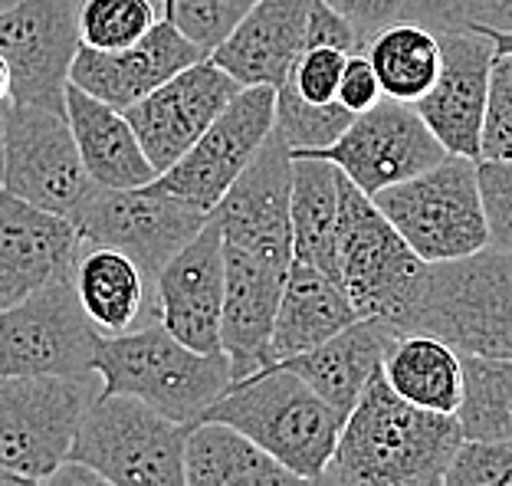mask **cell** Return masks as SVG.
<instances>
[{
    "label": "cell",
    "instance_id": "obj_13",
    "mask_svg": "<svg viewBox=\"0 0 512 486\" xmlns=\"http://www.w3.org/2000/svg\"><path fill=\"white\" fill-rule=\"evenodd\" d=\"M289 155L329 161L371 198L391 184L434 168L437 161L447 158V148L437 142L414 106L398 99H381L371 109L358 112L332 145Z\"/></svg>",
    "mask_w": 512,
    "mask_h": 486
},
{
    "label": "cell",
    "instance_id": "obj_36",
    "mask_svg": "<svg viewBox=\"0 0 512 486\" xmlns=\"http://www.w3.org/2000/svg\"><path fill=\"white\" fill-rule=\"evenodd\" d=\"M440 486H512V444L460 441Z\"/></svg>",
    "mask_w": 512,
    "mask_h": 486
},
{
    "label": "cell",
    "instance_id": "obj_44",
    "mask_svg": "<svg viewBox=\"0 0 512 486\" xmlns=\"http://www.w3.org/2000/svg\"><path fill=\"white\" fill-rule=\"evenodd\" d=\"M0 486H40V480L20 477V473H10V470L0 467Z\"/></svg>",
    "mask_w": 512,
    "mask_h": 486
},
{
    "label": "cell",
    "instance_id": "obj_17",
    "mask_svg": "<svg viewBox=\"0 0 512 486\" xmlns=\"http://www.w3.org/2000/svg\"><path fill=\"white\" fill-rule=\"evenodd\" d=\"M155 319L194 352H220L224 250L214 217L155 276Z\"/></svg>",
    "mask_w": 512,
    "mask_h": 486
},
{
    "label": "cell",
    "instance_id": "obj_34",
    "mask_svg": "<svg viewBox=\"0 0 512 486\" xmlns=\"http://www.w3.org/2000/svg\"><path fill=\"white\" fill-rule=\"evenodd\" d=\"M256 0H168L165 17L194 46L211 53L237 23L250 14Z\"/></svg>",
    "mask_w": 512,
    "mask_h": 486
},
{
    "label": "cell",
    "instance_id": "obj_48",
    "mask_svg": "<svg viewBox=\"0 0 512 486\" xmlns=\"http://www.w3.org/2000/svg\"><path fill=\"white\" fill-rule=\"evenodd\" d=\"M161 4H168V0H161Z\"/></svg>",
    "mask_w": 512,
    "mask_h": 486
},
{
    "label": "cell",
    "instance_id": "obj_2",
    "mask_svg": "<svg viewBox=\"0 0 512 486\" xmlns=\"http://www.w3.org/2000/svg\"><path fill=\"white\" fill-rule=\"evenodd\" d=\"M460 441L457 414L417 408L378 372L345 414L325 470L339 486H440Z\"/></svg>",
    "mask_w": 512,
    "mask_h": 486
},
{
    "label": "cell",
    "instance_id": "obj_27",
    "mask_svg": "<svg viewBox=\"0 0 512 486\" xmlns=\"http://www.w3.org/2000/svg\"><path fill=\"white\" fill-rule=\"evenodd\" d=\"M339 178L342 171L322 158H293V168H289L293 260L316 266V270L329 273L332 280H339V260H335Z\"/></svg>",
    "mask_w": 512,
    "mask_h": 486
},
{
    "label": "cell",
    "instance_id": "obj_32",
    "mask_svg": "<svg viewBox=\"0 0 512 486\" xmlns=\"http://www.w3.org/2000/svg\"><path fill=\"white\" fill-rule=\"evenodd\" d=\"M352 119L355 115L342 109L339 102H332V106H312V102H302L289 86H276L273 132L289 145V152L332 145L348 129Z\"/></svg>",
    "mask_w": 512,
    "mask_h": 486
},
{
    "label": "cell",
    "instance_id": "obj_25",
    "mask_svg": "<svg viewBox=\"0 0 512 486\" xmlns=\"http://www.w3.org/2000/svg\"><path fill=\"white\" fill-rule=\"evenodd\" d=\"M355 319L358 312L348 303L339 280H332L316 266L293 260L270 332V365L316 349L335 332L352 326Z\"/></svg>",
    "mask_w": 512,
    "mask_h": 486
},
{
    "label": "cell",
    "instance_id": "obj_26",
    "mask_svg": "<svg viewBox=\"0 0 512 486\" xmlns=\"http://www.w3.org/2000/svg\"><path fill=\"white\" fill-rule=\"evenodd\" d=\"M302 480L250 437L217 421H197L184 444V486H299Z\"/></svg>",
    "mask_w": 512,
    "mask_h": 486
},
{
    "label": "cell",
    "instance_id": "obj_21",
    "mask_svg": "<svg viewBox=\"0 0 512 486\" xmlns=\"http://www.w3.org/2000/svg\"><path fill=\"white\" fill-rule=\"evenodd\" d=\"M312 0H256L207 56L240 86H279L306 50Z\"/></svg>",
    "mask_w": 512,
    "mask_h": 486
},
{
    "label": "cell",
    "instance_id": "obj_16",
    "mask_svg": "<svg viewBox=\"0 0 512 486\" xmlns=\"http://www.w3.org/2000/svg\"><path fill=\"white\" fill-rule=\"evenodd\" d=\"M240 89L243 86L234 76H227L211 56H204L125 109V119L155 175L168 171L188 152Z\"/></svg>",
    "mask_w": 512,
    "mask_h": 486
},
{
    "label": "cell",
    "instance_id": "obj_10",
    "mask_svg": "<svg viewBox=\"0 0 512 486\" xmlns=\"http://www.w3.org/2000/svg\"><path fill=\"white\" fill-rule=\"evenodd\" d=\"M96 395L99 378H0V467L43 483L69 460L79 421Z\"/></svg>",
    "mask_w": 512,
    "mask_h": 486
},
{
    "label": "cell",
    "instance_id": "obj_46",
    "mask_svg": "<svg viewBox=\"0 0 512 486\" xmlns=\"http://www.w3.org/2000/svg\"><path fill=\"white\" fill-rule=\"evenodd\" d=\"M299 486H339V483H335V480H332V473L325 470V473H319V477H312V480H302Z\"/></svg>",
    "mask_w": 512,
    "mask_h": 486
},
{
    "label": "cell",
    "instance_id": "obj_22",
    "mask_svg": "<svg viewBox=\"0 0 512 486\" xmlns=\"http://www.w3.org/2000/svg\"><path fill=\"white\" fill-rule=\"evenodd\" d=\"M63 112L69 132L76 138L86 175L92 178L96 188H109V191L145 188V184L158 178L122 109H115L109 102L89 96L79 86L66 83Z\"/></svg>",
    "mask_w": 512,
    "mask_h": 486
},
{
    "label": "cell",
    "instance_id": "obj_14",
    "mask_svg": "<svg viewBox=\"0 0 512 486\" xmlns=\"http://www.w3.org/2000/svg\"><path fill=\"white\" fill-rule=\"evenodd\" d=\"M273 122L276 89L243 86L207 125V132L151 184L211 214L270 138Z\"/></svg>",
    "mask_w": 512,
    "mask_h": 486
},
{
    "label": "cell",
    "instance_id": "obj_45",
    "mask_svg": "<svg viewBox=\"0 0 512 486\" xmlns=\"http://www.w3.org/2000/svg\"><path fill=\"white\" fill-rule=\"evenodd\" d=\"M10 99V69L4 63V56H0V106Z\"/></svg>",
    "mask_w": 512,
    "mask_h": 486
},
{
    "label": "cell",
    "instance_id": "obj_23",
    "mask_svg": "<svg viewBox=\"0 0 512 486\" xmlns=\"http://www.w3.org/2000/svg\"><path fill=\"white\" fill-rule=\"evenodd\" d=\"M394 335L398 332L378 319H355L352 326L335 332L332 339H325L316 349L273 365L289 368L319 398H325L332 408L348 414L355 408V401L362 398L368 381L381 372L384 352H388Z\"/></svg>",
    "mask_w": 512,
    "mask_h": 486
},
{
    "label": "cell",
    "instance_id": "obj_3",
    "mask_svg": "<svg viewBox=\"0 0 512 486\" xmlns=\"http://www.w3.org/2000/svg\"><path fill=\"white\" fill-rule=\"evenodd\" d=\"M201 421L234 427L299 480H312L329 467L345 414L319 398L289 368L266 365L247 378L230 381Z\"/></svg>",
    "mask_w": 512,
    "mask_h": 486
},
{
    "label": "cell",
    "instance_id": "obj_7",
    "mask_svg": "<svg viewBox=\"0 0 512 486\" xmlns=\"http://www.w3.org/2000/svg\"><path fill=\"white\" fill-rule=\"evenodd\" d=\"M339 286L358 319H378L398 332V322L417 299L427 263L407 247L375 201L339 178V230H335Z\"/></svg>",
    "mask_w": 512,
    "mask_h": 486
},
{
    "label": "cell",
    "instance_id": "obj_5",
    "mask_svg": "<svg viewBox=\"0 0 512 486\" xmlns=\"http://www.w3.org/2000/svg\"><path fill=\"white\" fill-rule=\"evenodd\" d=\"M398 332L437 335L460 355L512 358V253L430 263Z\"/></svg>",
    "mask_w": 512,
    "mask_h": 486
},
{
    "label": "cell",
    "instance_id": "obj_15",
    "mask_svg": "<svg viewBox=\"0 0 512 486\" xmlns=\"http://www.w3.org/2000/svg\"><path fill=\"white\" fill-rule=\"evenodd\" d=\"M79 0H17L0 14V56L10 99L63 112L69 66L79 50Z\"/></svg>",
    "mask_w": 512,
    "mask_h": 486
},
{
    "label": "cell",
    "instance_id": "obj_24",
    "mask_svg": "<svg viewBox=\"0 0 512 486\" xmlns=\"http://www.w3.org/2000/svg\"><path fill=\"white\" fill-rule=\"evenodd\" d=\"M73 289L86 319L99 335H122L155 319L151 280L132 257L112 247H79L73 270Z\"/></svg>",
    "mask_w": 512,
    "mask_h": 486
},
{
    "label": "cell",
    "instance_id": "obj_39",
    "mask_svg": "<svg viewBox=\"0 0 512 486\" xmlns=\"http://www.w3.org/2000/svg\"><path fill=\"white\" fill-rule=\"evenodd\" d=\"M312 46H325V50H339V53H365V43L358 40L352 23L335 7L325 4V0H312L309 7L306 50H312Z\"/></svg>",
    "mask_w": 512,
    "mask_h": 486
},
{
    "label": "cell",
    "instance_id": "obj_43",
    "mask_svg": "<svg viewBox=\"0 0 512 486\" xmlns=\"http://www.w3.org/2000/svg\"><path fill=\"white\" fill-rule=\"evenodd\" d=\"M483 37H490V43L496 46V53H512V30H493V27H476Z\"/></svg>",
    "mask_w": 512,
    "mask_h": 486
},
{
    "label": "cell",
    "instance_id": "obj_29",
    "mask_svg": "<svg viewBox=\"0 0 512 486\" xmlns=\"http://www.w3.org/2000/svg\"><path fill=\"white\" fill-rule=\"evenodd\" d=\"M368 63L375 66L384 99L414 106L437 83L440 73V33L417 20H394L381 27L365 46Z\"/></svg>",
    "mask_w": 512,
    "mask_h": 486
},
{
    "label": "cell",
    "instance_id": "obj_18",
    "mask_svg": "<svg viewBox=\"0 0 512 486\" xmlns=\"http://www.w3.org/2000/svg\"><path fill=\"white\" fill-rule=\"evenodd\" d=\"M493 56L496 46L480 30L440 33L437 83L414 102V109L447 148V155L480 161V129Z\"/></svg>",
    "mask_w": 512,
    "mask_h": 486
},
{
    "label": "cell",
    "instance_id": "obj_19",
    "mask_svg": "<svg viewBox=\"0 0 512 486\" xmlns=\"http://www.w3.org/2000/svg\"><path fill=\"white\" fill-rule=\"evenodd\" d=\"M204 56L207 53L201 46H194L165 17L155 20V27L142 40L122 46V50L79 46L73 66H69V83L125 112L138 99H145L151 89H158L165 79L181 73L184 66L204 60Z\"/></svg>",
    "mask_w": 512,
    "mask_h": 486
},
{
    "label": "cell",
    "instance_id": "obj_38",
    "mask_svg": "<svg viewBox=\"0 0 512 486\" xmlns=\"http://www.w3.org/2000/svg\"><path fill=\"white\" fill-rule=\"evenodd\" d=\"M490 247L512 253V161H476Z\"/></svg>",
    "mask_w": 512,
    "mask_h": 486
},
{
    "label": "cell",
    "instance_id": "obj_8",
    "mask_svg": "<svg viewBox=\"0 0 512 486\" xmlns=\"http://www.w3.org/2000/svg\"><path fill=\"white\" fill-rule=\"evenodd\" d=\"M191 424H178L125 395H96L79 421L69 460L96 470L112 486H184V444Z\"/></svg>",
    "mask_w": 512,
    "mask_h": 486
},
{
    "label": "cell",
    "instance_id": "obj_42",
    "mask_svg": "<svg viewBox=\"0 0 512 486\" xmlns=\"http://www.w3.org/2000/svg\"><path fill=\"white\" fill-rule=\"evenodd\" d=\"M40 486H112L109 480H102L96 470H89L76 460H66L63 467H56L50 477H46Z\"/></svg>",
    "mask_w": 512,
    "mask_h": 486
},
{
    "label": "cell",
    "instance_id": "obj_1",
    "mask_svg": "<svg viewBox=\"0 0 512 486\" xmlns=\"http://www.w3.org/2000/svg\"><path fill=\"white\" fill-rule=\"evenodd\" d=\"M289 145L270 132L211 217L224 250V316L220 352L230 375L247 378L270 365V332L293 266L289 230Z\"/></svg>",
    "mask_w": 512,
    "mask_h": 486
},
{
    "label": "cell",
    "instance_id": "obj_12",
    "mask_svg": "<svg viewBox=\"0 0 512 486\" xmlns=\"http://www.w3.org/2000/svg\"><path fill=\"white\" fill-rule=\"evenodd\" d=\"M204 211L145 184V188L109 191L96 188L73 217L79 247H112L132 257L155 283L165 266L197 230L207 224Z\"/></svg>",
    "mask_w": 512,
    "mask_h": 486
},
{
    "label": "cell",
    "instance_id": "obj_30",
    "mask_svg": "<svg viewBox=\"0 0 512 486\" xmlns=\"http://www.w3.org/2000/svg\"><path fill=\"white\" fill-rule=\"evenodd\" d=\"M463 398L457 408L463 441L512 444V358L460 355Z\"/></svg>",
    "mask_w": 512,
    "mask_h": 486
},
{
    "label": "cell",
    "instance_id": "obj_11",
    "mask_svg": "<svg viewBox=\"0 0 512 486\" xmlns=\"http://www.w3.org/2000/svg\"><path fill=\"white\" fill-rule=\"evenodd\" d=\"M99 332L76 299L73 276L46 283L17 306L0 309V378H99L92 368Z\"/></svg>",
    "mask_w": 512,
    "mask_h": 486
},
{
    "label": "cell",
    "instance_id": "obj_20",
    "mask_svg": "<svg viewBox=\"0 0 512 486\" xmlns=\"http://www.w3.org/2000/svg\"><path fill=\"white\" fill-rule=\"evenodd\" d=\"M76 253L79 237L69 217L0 188V309L66 276Z\"/></svg>",
    "mask_w": 512,
    "mask_h": 486
},
{
    "label": "cell",
    "instance_id": "obj_4",
    "mask_svg": "<svg viewBox=\"0 0 512 486\" xmlns=\"http://www.w3.org/2000/svg\"><path fill=\"white\" fill-rule=\"evenodd\" d=\"M92 368L99 395L135 398L178 424L201 421L234 381L224 352H194L158 319L122 335H99Z\"/></svg>",
    "mask_w": 512,
    "mask_h": 486
},
{
    "label": "cell",
    "instance_id": "obj_37",
    "mask_svg": "<svg viewBox=\"0 0 512 486\" xmlns=\"http://www.w3.org/2000/svg\"><path fill=\"white\" fill-rule=\"evenodd\" d=\"M345 56L348 53L325 50V46L302 50L279 86H289L302 102H312V106H332L335 92H339V76H342Z\"/></svg>",
    "mask_w": 512,
    "mask_h": 486
},
{
    "label": "cell",
    "instance_id": "obj_40",
    "mask_svg": "<svg viewBox=\"0 0 512 486\" xmlns=\"http://www.w3.org/2000/svg\"><path fill=\"white\" fill-rule=\"evenodd\" d=\"M384 99L381 83L375 76V66L368 63L365 53H348L345 56V66H342V76H339V92H335V102L342 109H348L352 115L371 109L375 102Z\"/></svg>",
    "mask_w": 512,
    "mask_h": 486
},
{
    "label": "cell",
    "instance_id": "obj_41",
    "mask_svg": "<svg viewBox=\"0 0 512 486\" xmlns=\"http://www.w3.org/2000/svg\"><path fill=\"white\" fill-rule=\"evenodd\" d=\"M325 4L335 7L348 23H352L358 40L365 46L381 27L401 20L407 10V0H325Z\"/></svg>",
    "mask_w": 512,
    "mask_h": 486
},
{
    "label": "cell",
    "instance_id": "obj_47",
    "mask_svg": "<svg viewBox=\"0 0 512 486\" xmlns=\"http://www.w3.org/2000/svg\"><path fill=\"white\" fill-rule=\"evenodd\" d=\"M14 4H17V0H0V14H4L7 7H14Z\"/></svg>",
    "mask_w": 512,
    "mask_h": 486
},
{
    "label": "cell",
    "instance_id": "obj_33",
    "mask_svg": "<svg viewBox=\"0 0 512 486\" xmlns=\"http://www.w3.org/2000/svg\"><path fill=\"white\" fill-rule=\"evenodd\" d=\"M404 17L434 33L476 27L512 30V0H407Z\"/></svg>",
    "mask_w": 512,
    "mask_h": 486
},
{
    "label": "cell",
    "instance_id": "obj_9",
    "mask_svg": "<svg viewBox=\"0 0 512 486\" xmlns=\"http://www.w3.org/2000/svg\"><path fill=\"white\" fill-rule=\"evenodd\" d=\"M0 188L73 221L96 184L83 168L66 112L27 102L0 106Z\"/></svg>",
    "mask_w": 512,
    "mask_h": 486
},
{
    "label": "cell",
    "instance_id": "obj_28",
    "mask_svg": "<svg viewBox=\"0 0 512 486\" xmlns=\"http://www.w3.org/2000/svg\"><path fill=\"white\" fill-rule=\"evenodd\" d=\"M381 375L394 395L437 414H457L463 398L460 352L437 335L398 332L384 352Z\"/></svg>",
    "mask_w": 512,
    "mask_h": 486
},
{
    "label": "cell",
    "instance_id": "obj_6",
    "mask_svg": "<svg viewBox=\"0 0 512 486\" xmlns=\"http://www.w3.org/2000/svg\"><path fill=\"white\" fill-rule=\"evenodd\" d=\"M371 201L427 266L473 257L490 247L473 158L447 155L421 175L371 194Z\"/></svg>",
    "mask_w": 512,
    "mask_h": 486
},
{
    "label": "cell",
    "instance_id": "obj_35",
    "mask_svg": "<svg viewBox=\"0 0 512 486\" xmlns=\"http://www.w3.org/2000/svg\"><path fill=\"white\" fill-rule=\"evenodd\" d=\"M480 161H512V53H496L490 63Z\"/></svg>",
    "mask_w": 512,
    "mask_h": 486
},
{
    "label": "cell",
    "instance_id": "obj_31",
    "mask_svg": "<svg viewBox=\"0 0 512 486\" xmlns=\"http://www.w3.org/2000/svg\"><path fill=\"white\" fill-rule=\"evenodd\" d=\"M151 0H79V46L92 50H122L142 40L155 27Z\"/></svg>",
    "mask_w": 512,
    "mask_h": 486
}]
</instances>
